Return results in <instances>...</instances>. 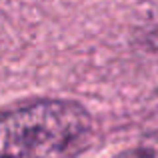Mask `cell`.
Masks as SVG:
<instances>
[{
	"instance_id": "obj_1",
	"label": "cell",
	"mask_w": 158,
	"mask_h": 158,
	"mask_svg": "<svg viewBox=\"0 0 158 158\" xmlns=\"http://www.w3.org/2000/svg\"><path fill=\"white\" fill-rule=\"evenodd\" d=\"M92 140L80 102L38 98L0 110V158H74Z\"/></svg>"
},
{
	"instance_id": "obj_2",
	"label": "cell",
	"mask_w": 158,
	"mask_h": 158,
	"mask_svg": "<svg viewBox=\"0 0 158 158\" xmlns=\"http://www.w3.org/2000/svg\"><path fill=\"white\" fill-rule=\"evenodd\" d=\"M140 44L146 50L158 54V4L144 14V20L140 22Z\"/></svg>"
},
{
	"instance_id": "obj_3",
	"label": "cell",
	"mask_w": 158,
	"mask_h": 158,
	"mask_svg": "<svg viewBox=\"0 0 158 158\" xmlns=\"http://www.w3.org/2000/svg\"><path fill=\"white\" fill-rule=\"evenodd\" d=\"M114 158H158V148H134V150H126Z\"/></svg>"
}]
</instances>
